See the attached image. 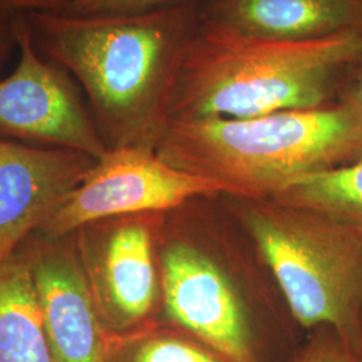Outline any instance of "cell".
I'll use <instances>...</instances> for the list:
<instances>
[{
    "mask_svg": "<svg viewBox=\"0 0 362 362\" xmlns=\"http://www.w3.org/2000/svg\"><path fill=\"white\" fill-rule=\"evenodd\" d=\"M46 58L76 79L107 149H156L189 42L194 1L127 15L26 13Z\"/></svg>",
    "mask_w": 362,
    "mask_h": 362,
    "instance_id": "cell-1",
    "label": "cell"
},
{
    "mask_svg": "<svg viewBox=\"0 0 362 362\" xmlns=\"http://www.w3.org/2000/svg\"><path fill=\"white\" fill-rule=\"evenodd\" d=\"M156 152L176 168L248 202L362 157V115L346 100L306 110L233 119H168Z\"/></svg>",
    "mask_w": 362,
    "mask_h": 362,
    "instance_id": "cell-2",
    "label": "cell"
},
{
    "mask_svg": "<svg viewBox=\"0 0 362 362\" xmlns=\"http://www.w3.org/2000/svg\"><path fill=\"white\" fill-rule=\"evenodd\" d=\"M362 55V28L306 40L248 38L199 22L169 119H245L330 105L337 77Z\"/></svg>",
    "mask_w": 362,
    "mask_h": 362,
    "instance_id": "cell-3",
    "label": "cell"
},
{
    "mask_svg": "<svg viewBox=\"0 0 362 362\" xmlns=\"http://www.w3.org/2000/svg\"><path fill=\"white\" fill-rule=\"evenodd\" d=\"M247 228L298 324L362 354V233L308 208L250 202Z\"/></svg>",
    "mask_w": 362,
    "mask_h": 362,
    "instance_id": "cell-4",
    "label": "cell"
},
{
    "mask_svg": "<svg viewBox=\"0 0 362 362\" xmlns=\"http://www.w3.org/2000/svg\"><path fill=\"white\" fill-rule=\"evenodd\" d=\"M163 215L98 220L73 233L106 337L127 336L160 321Z\"/></svg>",
    "mask_w": 362,
    "mask_h": 362,
    "instance_id": "cell-5",
    "label": "cell"
},
{
    "mask_svg": "<svg viewBox=\"0 0 362 362\" xmlns=\"http://www.w3.org/2000/svg\"><path fill=\"white\" fill-rule=\"evenodd\" d=\"M220 194H226L220 184L170 165L155 149H107L34 233L65 236L93 221L164 214L197 196Z\"/></svg>",
    "mask_w": 362,
    "mask_h": 362,
    "instance_id": "cell-6",
    "label": "cell"
},
{
    "mask_svg": "<svg viewBox=\"0 0 362 362\" xmlns=\"http://www.w3.org/2000/svg\"><path fill=\"white\" fill-rule=\"evenodd\" d=\"M18 62L0 78V134L76 151L98 160L107 152L76 79L39 52L26 13L16 16Z\"/></svg>",
    "mask_w": 362,
    "mask_h": 362,
    "instance_id": "cell-7",
    "label": "cell"
},
{
    "mask_svg": "<svg viewBox=\"0 0 362 362\" xmlns=\"http://www.w3.org/2000/svg\"><path fill=\"white\" fill-rule=\"evenodd\" d=\"M158 262L161 313L167 324L228 362H260L246 306L214 259L189 242L161 239Z\"/></svg>",
    "mask_w": 362,
    "mask_h": 362,
    "instance_id": "cell-8",
    "label": "cell"
},
{
    "mask_svg": "<svg viewBox=\"0 0 362 362\" xmlns=\"http://www.w3.org/2000/svg\"><path fill=\"white\" fill-rule=\"evenodd\" d=\"M19 250L33 274L52 362H105L106 334L74 233H33Z\"/></svg>",
    "mask_w": 362,
    "mask_h": 362,
    "instance_id": "cell-9",
    "label": "cell"
},
{
    "mask_svg": "<svg viewBox=\"0 0 362 362\" xmlns=\"http://www.w3.org/2000/svg\"><path fill=\"white\" fill-rule=\"evenodd\" d=\"M95 161L76 151L0 139V262L38 230Z\"/></svg>",
    "mask_w": 362,
    "mask_h": 362,
    "instance_id": "cell-10",
    "label": "cell"
},
{
    "mask_svg": "<svg viewBox=\"0 0 362 362\" xmlns=\"http://www.w3.org/2000/svg\"><path fill=\"white\" fill-rule=\"evenodd\" d=\"M200 23L248 38L306 40L362 28L358 0H209Z\"/></svg>",
    "mask_w": 362,
    "mask_h": 362,
    "instance_id": "cell-11",
    "label": "cell"
},
{
    "mask_svg": "<svg viewBox=\"0 0 362 362\" xmlns=\"http://www.w3.org/2000/svg\"><path fill=\"white\" fill-rule=\"evenodd\" d=\"M0 362H52L33 274L19 248L0 262Z\"/></svg>",
    "mask_w": 362,
    "mask_h": 362,
    "instance_id": "cell-12",
    "label": "cell"
},
{
    "mask_svg": "<svg viewBox=\"0 0 362 362\" xmlns=\"http://www.w3.org/2000/svg\"><path fill=\"white\" fill-rule=\"evenodd\" d=\"M272 200L317 211L362 233V157L299 179Z\"/></svg>",
    "mask_w": 362,
    "mask_h": 362,
    "instance_id": "cell-13",
    "label": "cell"
},
{
    "mask_svg": "<svg viewBox=\"0 0 362 362\" xmlns=\"http://www.w3.org/2000/svg\"><path fill=\"white\" fill-rule=\"evenodd\" d=\"M105 362H228L180 329L157 321L127 336L106 337Z\"/></svg>",
    "mask_w": 362,
    "mask_h": 362,
    "instance_id": "cell-14",
    "label": "cell"
},
{
    "mask_svg": "<svg viewBox=\"0 0 362 362\" xmlns=\"http://www.w3.org/2000/svg\"><path fill=\"white\" fill-rule=\"evenodd\" d=\"M194 0H71L61 13L67 15H127L148 13Z\"/></svg>",
    "mask_w": 362,
    "mask_h": 362,
    "instance_id": "cell-15",
    "label": "cell"
},
{
    "mask_svg": "<svg viewBox=\"0 0 362 362\" xmlns=\"http://www.w3.org/2000/svg\"><path fill=\"white\" fill-rule=\"evenodd\" d=\"M293 362H360V360L334 329L321 326L314 329L309 342Z\"/></svg>",
    "mask_w": 362,
    "mask_h": 362,
    "instance_id": "cell-16",
    "label": "cell"
},
{
    "mask_svg": "<svg viewBox=\"0 0 362 362\" xmlns=\"http://www.w3.org/2000/svg\"><path fill=\"white\" fill-rule=\"evenodd\" d=\"M71 0H0V4L18 13H61Z\"/></svg>",
    "mask_w": 362,
    "mask_h": 362,
    "instance_id": "cell-17",
    "label": "cell"
},
{
    "mask_svg": "<svg viewBox=\"0 0 362 362\" xmlns=\"http://www.w3.org/2000/svg\"><path fill=\"white\" fill-rule=\"evenodd\" d=\"M16 16L18 13H13L0 4V66L6 61L8 52L16 47Z\"/></svg>",
    "mask_w": 362,
    "mask_h": 362,
    "instance_id": "cell-18",
    "label": "cell"
},
{
    "mask_svg": "<svg viewBox=\"0 0 362 362\" xmlns=\"http://www.w3.org/2000/svg\"><path fill=\"white\" fill-rule=\"evenodd\" d=\"M357 76L350 88L349 93L344 100L353 105L362 115V55L360 59L357 61Z\"/></svg>",
    "mask_w": 362,
    "mask_h": 362,
    "instance_id": "cell-19",
    "label": "cell"
},
{
    "mask_svg": "<svg viewBox=\"0 0 362 362\" xmlns=\"http://www.w3.org/2000/svg\"><path fill=\"white\" fill-rule=\"evenodd\" d=\"M358 360H360V362H362V354L360 356V357H358Z\"/></svg>",
    "mask_w": 362,
    "mask_h": 362,
    "instance_id": "cell-20",
    "label": "cell"
},
{
    "mask_svg": "<svg viewBox=\"0 0 362 362\" xmlns=\"http://www.w3.org/2000/svg\"><path fill=\"white\" fill-rule=\"evenodd\" d=\"M358 1H360V3H361V4H362V0H358Z\"/></svg>",
    "mask_w": 362,
    "mask_h": 362,
    "instance_id": "cell-21",
    "label": "cell"
}]
</instances>
